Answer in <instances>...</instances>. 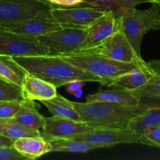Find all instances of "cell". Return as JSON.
Here are the masks:
<instances>
[{"instance_id":"obj_1","label":"cell","mask_w":160,"mask_h":160,"mask_svg":"<svg viewBox=\"0 0 160 160\" xmlns=\"http://www.w3.org/2000/svg\"><path fill=\"white\" fill-rule=\"evenodd\" d=\"M142 102L137 106H123L115 103L76 102L72 105L78 112L82 122L93 128H124L134 117L143 113L150 108L160 106V98L141 95Z\"/></svg>"},{"instance_id":"obj_2","label":"cell","mask_w":160,"mask_h":160,"mask_svg":"<svg viewBox=\"0 0 160 160\" xmlns=\"http://www.w3.org/2000/svg\"><path fill=\"white\" fill-rule=\"evenodd\" d=\"M13 59L28 73L51 83L56 88L62 87L73 81L101 83L98 77L78 68L59 56L43 55L18 56Z\"/></svg>"},{"instance_id":"obj_3","label":"cell","mask_w":160,"mask_h":160,"mask_svg":"<svg viewBox=\"0 0 160 160\" xmlns=\"http://www.w3.org/2000/svg\"><path fill=\"white\" fill-rule=\"evenodd\" d=\"M148 9L136 8L124 11L119 18V27L139 58L144 35L151 30H160V5L152 3Z\"/></svg>"},{"instance_id":"obj_4","label":"cell","mask_w":160,"mask_h":160,"mask_svg":"<svg viewBox=\"0 0 160 160\" xmlns=\"http://www.w3.org/2000/svg\"><path fill=\"white\" fill-rule=\"evenodd\" d=\"M58 56L78 68L98 77L101 80L100 84L104 87L114 78L141 65L118 62L101 55L90 52H73Z\"/></svg>"},{"instance_id":"obj_5","label":"cell","mask_w":160,"mask_h":160,"mask_svg":"<svg viewBox=\"0 0 160 160\" xmlns=\"http://www.w3.org/2000/svg\"><path fill=\"white\" fill-rule=\"evenodd\" d=\"M86 35L87 30L61 28L36 38L47 47L48 55L58 56L79 51Z\"/></svg>"},{"instance_id":"obj_6","label":"cell","mask_w":160,"mask_h":160,"mask_svg":"<svg viewBox=\"0 0 160 160\" xmlns=\"http://www.w3.org/2000/svg\"><path fill=\"white\" fill-rule=\"evenodd\" d=\"M78 52L95 53L118 62L127 63L142 64L145 62L142 58H139L137 56L120 27L113 34L100 44Z\"/></svg>"},{"instance_id":"obj_7","label":"cell","mask_w":160,"mask_h":160,"mask_svg":"<svg viewBox=\"0 0 160 160\" xmlns=\"http://www.w3.org/2000/svg\"><path fill=\"white\" fill-rule=\"evenodd\" d=\"M0 55L34 56L48 55L47 47L36 37H30L0 28Z\"/></svg>"},{"instance_id":"obj_8","label":"cell","mask_w":160,"mask_h":160,"mask_svg":"<svg viewBox=\"0 0 160 160\" xmlns=\"http://www.w3.org/2000/svg\"><path fill=\"white\" fill-rule=\"evenodd\" d=\"M54 6L45 0H0V26L31 18Z\"/></svg>"},{"instance_id":"obj_9","label":"cell","mask_w":160,"mask_h":160,"mask_svg":"<svg viewBox=\"0 0 160 160\" xmlns=\"http://www.w3.org/2000/svg\"><path fill=\"white\" fill-rule=\"evenodd\" d=\"M51 12L61 28L87 30L103 17L106 12L88 7H56Z\"/></svg>"},{"instance_id":"obj_10","label":"cell","mask_w":160,"mask_h":160,"mask_svg":"<svg viewBox=\"0 0 160 160\" xmlns=\"http://www.w3.org/2000/svg\"><path fill=\"white\" fill-rule=\"evenodd\" d=\"M45 120L42 137L48 142L73 139L94 129L84 122L57 116L45 117Z\"/></svg>"},{"instance_id":"obj_11","label":"cell","mask_w":160,"mask_h":160,"mask_svg":"<svg viewBox=\"0 0 160 160\" xmlns=\"http://www.w3.org/2000/svg\"><path fill=\"white\" fill-rule=\"evenodd\" d=\"M51 9L42 11L34 17L10 24L0 26V28L30 37H38L61 28L51 12Z\"/></svg>"},{"instance_id":"obj_12","label":"cell","mask_w":160,"mask_h":160,"mask_svg":"<svg viewBox=\"0 0 160 160\" xmlns=\"http://www.w3.org/2000/svg\"><path fill=\"white\" fill-rule=\"evenodd\" d=\"M73 139L99 144L105 148H110L120 143L139 144L140 135L128 128H94L92 131Z\"/></svg>"},{"instance_id":"obj_13","label":"cell","mask_w":160,"mask_h":160,"mask_svg":"<svg viewBox=\"0 0 160 160\" xmlns=\"http://www.w3.org/2000/svg\"><path fill=\"white\" fill-rule=\"evenodd\" d=\"M119 28V19L112 12H106L87 29V35L82 47L78 52L84 51L98 45L113 34Z\"/></svg>"},{"instance_id":"obj_14","label":"cell","mask_w":160,"mask_h":160,"mask_svg":"<svg viewBox=\"0 0 160 160\" xmlns=\"http://www.w3.org/2000/svg\"><path fill=\"white\" fill-rule=\"evenodd\" d=\"M57 88L52 84L28 73L21 85L24 99L44 101L54 98L57 94Z\"/></svg>"},{"instance_id":"obj_15","label":"cell","mask_w":160,"mask_h":160,"mask_svg":"<svg viewBox=\"0 0 160 160\" xmlns=\"http://www.w3.org/2000/svg\"><path fill=\"white\" fill-rule=\"evenodd\" d=\"M145 62L136 68L120 75L117 78L109 81L106 87L123 90L137 91L143 88L148 83L151 74L145 66Z\"/></svg>"},{"instance_id":"obj_16","label":"cell","mask_w":160,"mask_h":160,"mask_svg":"<svg viewBox=\"0 0 160 160\" xmlns=\"http://www.w3.org/2000/svg\"><path fill=\"white\" fill-rule=\"evenodd\" d=\"M115 103L123 106H137L142 102L138 94L131 91L112 88L110 90H99L96 93L86 96V102Z\"/></svg>"},{"instance_id":"obj_17","label":"cell","mask_w":160,"mask_h":160,"mask_svg":"<svg viewBox=\"0 0 160 160\" xmlns=\"http://www.w3.org/2000/svg\"><path fill=\"white\" fill-rule=\"evenodd\" d=\"M12 146L28 159H36L52 152L51 142L42 137H24L14 140Z\"/></svg>"},{"instance_id":"obj_18","label":"cell","mask_w":160,"mask_h":160,"mask_svg":"<svg viewBox=\"0 0 160 160\" xmlns=\"http://www.w3.org/2000/svg\"><path fill=\"white\" fill-rule=\"evenodd\" d=\"M12 120L23 126L40 131L45 126V117L39 113L37 105L33 100L24 99L21 102L20 109Z\"/></svg>"},{"instance_id":"obj_19","label":"cell","mask_w":160,"mask_h":160,"mask_svg":"<svg viewBox=\"0 0 160 160\" xmlns=\"http://www.w3.org/2000/svg\"><path fill=\"white\" fill-rule=\"evenodd\" d=\"M27 73L12 56L0 55V78L21 87Z\"/></svg>"},{"instance_id":"obj_20","label":"cell","mask_w":160,"mask_h":160,"mask_svg":"<svg viewBox=\"0 0 160 160\" xmlns=\"http://www.w3.org/2000/svg\"><path fill=\"white\" fill-rule=\"evenodd\" d=\"M41 102L50 111L53 116L66 117L78 121H81L79 114L72 105V102L64 98L59 93L56 94L54 98L41 101Z\"/></svg>"},{"instance_id":"obj_21","label":"cell","mask_w":160,"mask_h":160,"mask_svg":"<svg viewBox=\"0 0 160 160\" xmlns=\"http://www.w3.org/2000/svg\"><path fill=\"white\" fill-rule=\"evenodd\" d=\"M159 125H160V106H155L131 119L128 122V128L140 135L145 130Z\"/></svg>"},{"instance_id":"obj_22","label":"cell","mask_w":160,"mask_h":160,"mask_svg":"<svg viewBox=\"0 0 160 160\" xmlns=\"http://www.w3.org/2000/svg\"><path fill=\"white\" fill-rule=\"evenodd\" d=\"M0 134L12 140L24 137H42L40 131L23 126L12 118L0 119Z\"/></svg>"},{"instance_id":"obj_23","label":"cell","mask_w":160,"mask_h":160,"mask_svg":"<svg viewBox=\"0 0 160 160\" xmlns=\"http://www.w3.org/2000/svg\"><path fill=\"white\" fill-rule=\"evenodd\" d=\"M145 66L149 71L151 77L148 83L142 88L134 92L139 95H146L160 98V59L145 62Z\"/></svg>"},{"instance_id":"obj_24","label":"cell","mask_w":160,"mask_h":160,"mask_svg":"<svg viewBox=\"0 0 160 160\" xmlns=\"http://www.w3.org/2000/svg\"><path fill=\"white\" fill-rule=\"evenodd\" d=\"M52 152H87L95 148H105L102 145L94 144L85 141L75 139H62L51 141Z\"/></svg>"},{"instance_id":"obj_25","label":"cell","mask_w":160,"mask_h":160,"mask_svg":"<svg viewBox=\"0 0 160 160\" xmlns=\"http://www.w3.org/2000/svg\"><path fill=\"white\" fill-rule=\"evenodd\" d=\"M24 100L21 87L0 78V102Z\"/></svg>"},{"instance_id":"obj_26","label":"cell","mask_w":160,"mask_h":160,"mask_svg":"<svg viewBox=\"0 0 160 160\" xmlns=\"http://www.w3.org/2000/svg\"><path fill=\"white\" fill-rule=\"evenodd\" d=\"M139 144L160 148V125L145 130L140 134Z\"/></svg>"},{"instance_id":"obj_27","label":"cell","mask_w":160,"mask_h":160,"mask_svg":"<svg viewBox=\"0 0 160 160\" xmlns=\"http://www.w3.org/2000/svg\"><path fill=\"white\" fill-rule=\"evenodd\" d=\"M77 6L78 7H88L106 12L115 13V0H84Z\"/></svg>"},{"instance_id":"obj_28","label":"cell","mask_w":160,"mask_h":160,"mask_svg":"<svg viewBox=\"0 0 160 160\" xmlns=\"http://www.w3.org/2000/svg\"><path fill=\"white\" fill-rule=\"evenodd\" d=\"M22 101L0 102V119L12 118L20 109Z\"/></svg>"},{"instance_id":"obj_29","label":"cell","mask_w":160,"mask_h":160,"mask_svg":"<svg viewBox=\"0 0 160 160\" xmlns=\"http://www.w3.org/2000/svg\"><path fill=\"white\" fill-rule=\"evenodd\" d=\"M150 2L149 0H115V13L114 16L119 19L124 11L135 8L142 3Z\"/></svg>"},{"instance_id":"obj_30","label":"cell","mask_w":160,"mask_h":160,"mask_svg":"<svg viewBox=\"0 0 160 160\" xmlns=\"http://www.w3.org/2000/svg\"><path fill=\"white\" fill-rule=\"evenodd\" d=\"M0 160H29L13 146H0Z\"/></svg>"},{"instance_id":"obj_31","label":"cell","mask_w":160,"mask_h":160,"mask_svg":"<svg viewBox=\"0 0 160 160\" xmlns=\"http://www.w3.org/2000/svg\"><path fill=\"white\" fill-rule=\"evenodd\" d=\"M45 1L58 7H73L83 2L84 0H45Z\"/></svg>"},{"instance_id":"obj_32","label":"cell","mask_w":160,"mask_h":160,"mask_svg":"<svg viewBox=\"0 0 160 160\" xmlns=\"http://www.w3.org/2000/svg\"><path fill=\"white\" fill-rule=\"evenodd\" d=\"M84 81H73L68 83L67 85V90L69 93L73 94L76 90L79 88H82L84 85Z\"/></svg>"},{"instance_id":"obj_33","label":"cell","mask_w":160,"mask_h":160,"mask_svg":"<svg viewBox=\"0 0 160 160\" xmlns=\"http://www.w3.org/2000/svg\"><path fill=\"white\" fill-rule=\"evenodd\" d=\"M14 140L0 134V146H12Z\"/></svg>"},{"instance_id":"obj_34","label":"cell","mask_w":160,"mask_h":160,"mask_svg":"<svg viewBox=\"0 0 160 160\" xmlns=\"http://www.w3.org/2000/svg\"><path fill=\"white\" fill-rule=\"evenodd\" d=\"M72 95H73L74 97H76V98H81L83 95L82 88H79L78 89V90H76L73 94H72Z\"/></svg>"},{"instance_id":"obj_35","label":"cell","mask_w":160,"mask_h":160,"mask_svg":"<svg viewBox=\"0 0 160 160\" xmlns=\"http://www.w3.org/2000/svg\"><path fill=\"white\" fill-rule=\"evenodd\" d=\"M150 3H156V4L160 5V0H149Z\"/></svg>"}]
</instances>
